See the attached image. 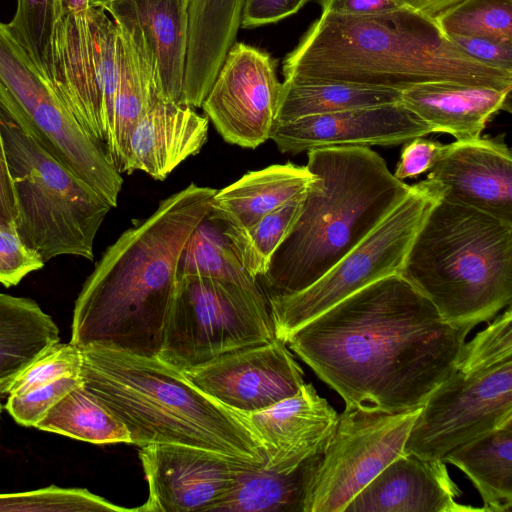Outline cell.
<instances>
[{"label":"cell","instance_id":"3957f363","mask_svg":"<svg viewBox=\"0 0 512 512\" xmlns=\"http://www.w3.org/2000/svg\"><path fill=\"white\" fill-rule=\"evenodd\" d=\"M284 80L341 82L403 91L448 81L506 89L512 72L457 48L435 17L414 6L366 17L322 13L287 54Z\"/></svg>","mask_w":512,"mask_h":512},{"label":"cell","instance_id":"8fae6325","mask_svg":"<svg viewBox=\"0 0 512 512\" xmlns=\"http://www.w3.org/2000/svg\"><path fill=\"white\" fill-rule=\"evenodd\" d=\"M117 70V30L107 12L89 0H55L46 79L103 144L112 123Z\"/></svg>","mask_w":512,"mask_h":512},{"label":"cell","instance_id":"5b68a950","mask_svg":"<svg viewBox=\"0 0 512 512\" xmlns=\"http://www.w3.org/2000/svg\"><path fill=\"white\" fill-rule=\"evenodd\" d=\"M84 387L127 428L131 444H177L264 464L249 422L157 356L99 345L81 348Z\"/></svg>","mask_w":512,"mask_h":512},{"label":"cell","instance_id":"7a4b0ae2","mask_svg":"<svg viewBox=\"0 0 512 512\" xmlns=\"http://www.w3.org/2000/svg\"><path fill=\"white\" fill-rule=\"evenodd\" d=\"M217 190L194 183L162 200L110 245L76 301L70 342L157 356L181 253L210 214Z\"/></svg>","mask_w":512,"mask_h":512},{"label":"cell","instance_id":"b9f144b4","mask_svg":"<svg viewBox=\"0 0 512 512\" xmlns=\"http://www.w3.org/2000/svg\"><path fill=\"white\" fill-rule=\"evenodd\" d=\"M309 0H245L241 28L252 29L279 22L297 13Z\"/></svg>","mask_w":512,"mask_h":512},{"label":"cell","instance_id":"4dcf8cb0","mask_svg":"<svg viewBox=\"0 0 512 512\" xmlns=\"http://www.w3.org/2000/svg\"><path fill=\"white\" fill-rule=\"evenodd\" d=\"M36 428L93 444H131L125 425L83 382L58 402Z\"/></svg>","mask_w":512,"mask_h":512},{"label":"cell","instance_id":"44dd1931","mask_svg":"<svg viewBox=\"0 0 512 512\" xmlns=\"http://www.w3.org/2000/svg\"><path fill=\"white\" fill-rule=\"evenodd\" d=\"M117 30V87L107 154L122 173L130 135L140 119L160 100H165L155 55L139 28L114 19Z\"/></svg>","mask_w":512,"mask_h":512},{"label":"cell","instance_id":"603a6c76","mask_svg":"<svg viewBox=\"0 0 512 512\" xmlns=\"http://www.w3.org/2000/svg\"><path fill=\"white\" fill-rule=\"evenodd\" d=\"M511 91L512 87L427 82L403 90L401 103L433 133H446L463 141L480 137L499 111H511Z\"/></svg>","mask_w":512,"mask_h":512},{"label":"cell","instance_id":"5bb4252c","mask_svg":"<svg viewBox=\"0 0 512 512\" xmlns=\"http://www.w3.org/2000/svg\"><path fill=\"white\" fill-rule=\"evenodd\" d=\"M281 85L270 54L235 42L201 108L226 142L254 149L270 139Z\"/></svg>","mask_w":512,"mask_h":512},{"label":"cell","instance_id":"e0dca14e","mask_svg":"<svg viewBox=\"0 0 512 512\" xmlns=\"http://www.w3.org/2000/svg\"><path fill=\"white\" fill-rule=\"evenodd\" d=\"M432 129L401 102L275 122L270 140L287 154L337 146H395Z\"/></svg>","mask_w":512,"mask_h":512},{"label":"cell","instance_id":"74e56055","mask_svg":"<svg viewBox=\"0 0 512 512\" xmlns=\"http://www.w3.org/2000/svg\"><path fill=\"white\" fill-rule=\"evenodd\" d=\"M82 382L81 375L65 377L25 392L9 394L5 407L19 425L36 427L58 402Z\"/></svg>","mask_w":512,"mask_h":512},{"label":"cell","instance_id":"ba28073f","mask_svg":"<svg viewBox=\"0 0 512 512\" xmlns=\"http://www.w3.org/2000/svg\"><path fill=\"white\" fill-rule=\"evenodd\" d=\"M0 107L112 208L117 206L123 178L104 144L80 125L2 22Z\"/></svg>","mask_w":512,"mask_h":512},{"label":"cell","instance_id":"60d3db41","mask_svg":"<svg viewBox=\"0 0 512 512\" xmlns=\"http://www.w3.org/2000/svg\"><path fill=\"white\" fill-rule=\"evenodd\" d=\"M443 144L437 141L417 137L406 143L401 159L396 167L394 176L399 180L413 178L430 169L436 163Z\"/></svg>","mask_w":512,"mask_h":512},{"label":"cell","instance_id":"f1b7e54d","mask_svg":"<svg viewBox=\"0 0 512 512\" xmlns=\"http://www.w3.org/2000/svg\"><path fill=\"white\" fill-rule=\"evenodd\" d=\"M320 457H311L291 472H275L263 464L250 467L212 512H303L306 488Z\"/></svg>","mask_w":512,"mask_h":512},{"label":"cell","instance_id":"ab89813d","mask_svg":"<svg viewBox=\"0 0 512 512\" xmlns=\"http://www.w3.org/2000/svg\"><path fill=\"white\" fill-rule=\"evenodd\" d=\"M446 36L457 48L472 58L512 72V42L456 34Z\"/></svg>","mask_w":512,"mask_h":512},{"label":"cell","instance_id":"277c9868","mask_svg":"<svg viewBox=\"0 0 512 512\" xmlns=\"http://www.w3.org/2000/svg\"><path fill=\"white\" fill-rule=\"evenodd\" d=\"M307 156L314 178L293 226L258 279L267 299L297 293L317 281L410 189L369 147L318 148Z\"/></svg>","mask_w":512,"mask_h":512},{"label":"cell","instance_id":"83f0119b","mask_svg":"<svg viewBox=\"0 0 512 512\" xmlns=\"http://www.w3.org/2000/svg\"><path fill=\"white\" fill-rule=\"evenodd\" d=\"M512 423L481 435L443 458L471 480L479 492L484 511H512Z\"/></svg>","mask_w":512,"mask_h":512},{"label":"cell","instance_id":"e575fe53","mask_svg":"<svg viewBox=\"0 0 512 512\" xmlns=\"http://www.w3.org/2000/svg\"><path fill=\"white\" fill-rule=\"evenodd\" d=\"M137 512L93 494L84 488L49 486L37 490L0 494V512Z\"/></svg>","mask_w":512,"mask_h":512},{"label":"cell","instance_id":"f6af8a7d","mask_svg":"<svg viewBox=\"0 0 512 512\" xmlns=\"http://www.w3.org/2000/svg\"><path fill=\"white\" fill-rule=\"evenodd\" d=\"M412 5L419 10L435 16L437 13L451 7L461 0H410Z\"/></svg>","mask_w":512,"mask_h":512},{"label":"cell","instance_id":"8d00e7d4","mask_svg":"<svg viewBox=\"0 0 512 512\" xmlns=\"http://www.w3.org/2000/svg\"><path fill=\"white\" fill-rule=\"evenodd\" d=\"M82 351L72 342H57L39 356L14 382L10 393H21L56 380L81 375Z\"/></svg>","mask_w":512,"mask_h":512},{"label":"cell","instance_id":"52a82bcc","mask_svg":"<svg viewBox=\"0 0 512 512\" xmlns=\"http://www.w3.org/2000/svg\"><path fill=\"white\" fill-rule=\"evenodd\" d=\"M0 128L21 240L44 263L61 255L92 260L95 237L112 207L1 107Z\"/></svg>","mask_w":512,"mask_h":512},{"label":"cell","instance_id":"4fadbf2b","mask_svg":"<svg viewBox=\"0 0 512 512\" xmlns=\"http://www.w3.org/2000/svg\"><path fill=\"white\" fill-rule=\"evenodd\" d=\"M420 410L391 414L346 407L307 485L303 512H344L367 484L404 454Z\"/></svg>","mask_w":512,"mask_h":512},{"label":"cell","instance_id":"30bf717a","mask_svg":"<svg viewBox=\"0 0 512 512\" xmlns=\"http://www.w3.org/2000/svg\"><path fill=\"white\" fill-rule=\"evenodd\" d=\"M442 195L440 185L429 178L410 185L393 210L317 281L297 293L268 298L276 337L286 343L296 330L344 298L400 274L418 229Z\"/></svg>","mask_w":512,"mask_h":512},{"label":"cell","instance_id":"4316f807","mask_svg":"<svg viewBox=\"0 0 512 512\" xmlns=\"http://www.w3.org/2000/svg\"><path fill=\"white\" fill-rule=\"evenodd\" d=\"M60 341L59 329L36 301L0 292V398L48 348Z\"/></svg>","mask_w":512,"mask_h":512},{"label":"cell","instance_id":"6da1fadb","mask_svg":"<svg viewBox=\"0 0 512 512\" xmlns=\"http://www.w3.org/2000/svg\"><path fill=\"white\" fill-rule=\"evenodd\" d=\"M469 332L393 274L318 315L286 344L346 407L394 414L422 407L454 371Z\"/></svg>","mask_w":512,"mask_h":512},{"label":"cell","instance_id":"7402d4cb","mask_svg":"<svg viewBox=\"0 0 512 512\" xmlns=\"http://www.w3.org/2000/svg\"><path fill=\"white\" fill-rule=\"evenodd\" d=\"M209 119L193 107L158 101L134 127L127 146L123 171L140 170L164 180L206 143Z\"/></svg>","mask_w":512,"mask_h":512},{"label":"cell","instance_id":"ee69618b","mask_svg":"<svg viewBox=\"0 0 512 512\" xmlns=\"http://www.w3.org/2000/svg\"><path fill=\"white\" fill-rule=\"evenodd\" d=\"M16 204L0 128V225L15 227Z\"/></svg>","mask_w":512,"mask_h":512},{"label":"cell","instance_id":"f546056e","mask_svg":"<svg viewBox=\"0 0 512 512\" xmlns=\"http://www.w3.org/2000/svg\"><path fill=\"white\" fill-rule=\"evenodd\" d=\"M401 102V91L341 82L284 80L275 122Z\"/></svg>","mask_w":512,"mask_h":512},{"label":"cell","instance_id":"7c38bea8","mask_svg":"<svg viewBox=\"0 0 512 512\" xmlns=\"http://www.w3.org/2000/svg\"><path fill=\"white\" fill-rule=\"evenodd\" d=\"M512 423V358L460 357L422 405L404 454L443 460L452 449Z\"/></svg>","mask_w":512,"mask_h":512},{"label":"cell","instance_id":"7bdbcfd3","mask_svg":"<svg viewBox=\"0 0 512 512\" xmlns=\"http://www.w3.org/2000/svg\"><path fill=\"white\" fill-rule=\"evenodd\" d=\"M322 13L348 17L386 14L413 6L410 0H319Z\"/></svg>","mask_w":512,"mask_h":512},{"label":"cell","instance_id":"8992f818","mask_svg":"<svg viewBox=\"0 0 512 512\" xmlns=\"http://www.w3.org/2000/svg\"><path fill=\"white\" fill-rule=\"evenodd\" d=\"M400 275L448 323L471 331L512 300V222L447 202L418 229Z\"/></svg>","mask_w":512,"mask_h":512},{"label":"cell","instance_id":"d6a6232c","mask_svg":"<svg viewBox=\"0 0 512 512\" xmlns=\"http://www.w3.org/2000/svg\"><path fill=\"white\" fill-rule=\"evenodd\" d=\"M303 194L246 228L220 223L237 258L254 278L259 279L267 272L273 254L289 233L300 212Z\"/></svg>","mask_w":512,"mask_h":512},{"label":"cell","instance_id":"9a60e30c","mask_svg":"<svg viewBox=\"0 0 512 512\" xmlns=\"http://www.w3.org/2000/svg\"><path fill=\"white\" fill-rule=\"evenodd\" d=\"M139 459L149 495L137 512H212L241 474L258 465L177 444L140 447Z\"/></svg>","mask_w":512,"mask_h":512},{"label":"cell","instance_id":"836d02e7","mask_svg":"<svg viewBox=\"0 0 512 512\" xmlns=\"http://www.w3.org/2000/svg\"><path fill=\"white\" fill-rule=\"evenodd\" d=\"M434 17L445 35L512 42V0H461Z\"/></svg>","mask_w":512,"mask_h":512},{"label":"cell","instance_id":"484cf974","mask_svg":"<svg viewBox=\"0 0 512 512\" xmlns=\"http://www.w3.org/2000/svg\"><path fill=\"white\" fill-rule=\"evenodd\" d=\"M313 178L306 166L291 162L250 171L217 190L209 217L222 225L246 228L302 195Z\"/></svg>","mask_w":512,"mask_h":512},{"label":"cell","instance_id":"bcb514c9","mask_svg":"<svg viewBox=\"0 0 512 512\" xmlns=\"http://www.w3.org/2000/svg\"><path fill=\"white\" fill-rule=\"evenodd\" d=\"M114 0H89L90 6L93 7H104L106 4L112 2Z\"/></svg>","mask_w":512,"mask_h":512},{"label":"cell","instance_id":"2e32d148","mask_svg":"<svg viewBox=\"0 0 512 512\" xmlns=\"http://www.w3.org/2000/svg\"><path fill=\"white\" fill-rule=\"evenodd\" d=\"M182 372L207 396L240 414L268 409L304 384L302 368L277 337Z\"/></svg>","mask_w":512,"mask_h":512},{"label":"cell","instance_id":"7dc6e473","mask_svg":"<svg viewBox=\"0 0 512 512\" xmlns=\"http://www.w3.org/2000/svg\"><path fill=\"white\" fill-rule=\"evenodd\" d=\"M1 411H2V405H1V403H0V414H1Z\"/></svg>","mask_w":512,"mask_h":512},{"label":"cell","instance_id":"cb8c5ba5","mask_svg":"<svg viewBox=\"0 0 512 512\" xmlns=\"http://www.w3.org/2000/svg\"><path fill=\"white\" fill-rule=\"evenodd\" d=\"M245 0H189L188 46L180 104L201 107L235 43Z\"/></svg>","mask_w":512,"mask_h":512},{"label":"cell","instance_id":"1f68e13d","mask_svg":"<svg viewBox=\"0 0 512 512\" xmlns=\"http://www.w3.org/2000/svg\"><path fill=\"white\" fill-rule=\"evenodd\" d=\"M179 275H193L233 283L265 293L234 253L219 222L209 215L188 239L179 260Z\"/></svg>","mask_w":512,"mask_h":512},{"label":"cell","instance_id":"d4e9b609","mask_svg":"<svg viewBox=\"0 0 512 512\" xmlns=\"http://www.w3.org/2000/svg\"><path fill=\"white\" fill-rule=\"evenodd\" d=\"M189 0H114L111 19L135 24L158 62L164 99L180 104L188 46Z\"/></svg>","mask_w":512,"mask_h":512},{"label":"cell","instance_id":"d6986e66","mask_svg":"<svg viewBox=\"0 0 512 512\" xmlns=\"http://www.w3.org/2000/svg\"><path fill=\"white\" fill-rule=\"evenodd\" d=\"M243 415L264 447V468L275 472H291L322 454L339 417L309 383L268 409Z\"/></svg>","mask_w":512,"mask_h":512},{"label":"cell","instance_id":"d590c367","mask_svg":"<svg viewBox=\"0 0 512 512\" xmlns=\"http://www.w3.org/2000/svg\"><path fill=\"white\" fill-rule=\"evenodd\" d=\"M55 0H16V11L6 24L46 78Z\"/></svg>","mask_w":512,"mask_h":512},{"label":"cell","instance_id":"9c48e42d","mask_svg":"<svg viewBox=\"0 0 512 512\" xmlns=\"http://www.w3.org/2000/svg\"><path fill=\"white\" fill-rule=\"evenodd\" d=\"M275 338L265 293L213 278L179 275L157 357L183 371Z\"/></svg>","mask_w":512,"mask_h":512},{"label":"cell","instance_id":"ac0fdd59","mask_svg":"<svg viewBox=\"0 0 512 512\" xmlns=\"http://www.w3.org/2000/svg\"><path fill=\"white\" fill-rule=\"evenodd\" d=\"M427 178L442 199L512 222V156L503 140L478 137L443 145Z\"/></svg>","mask_w":512,"mask_h":512},{"label":"cell","instance_id":"ffe728a7","mask_svg":"<svg viewBox=\"0 0 512 512\" xmlns=\"http://www.w3.org/2000/svg\"><path fill=\"white\" fill-rule=\"evenodd\" d=\"M462 494L443 460L403 454L386 466L344 512H474L456 501Z\"/></svg>","mask_w":512,"mask_h":512},{"label":"cell","instance_id":"f35d334b","mask_svg":"<svg viewBox=\"0 0 512 512\" xmlns=\"http://www.w3.org/2000/svg\"><path fill=\"white\" fill-rule=\"evenodd\" d=\"M44 264L42 258L21 240L15 227L0 225V284L6 288L16 286Z\"/></svg>","mask_w":512,"mask_h":512}]
</instances>
